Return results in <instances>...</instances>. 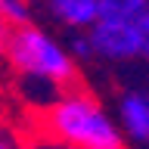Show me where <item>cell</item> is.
I'll return each mask as SVG.
<instances>
[{
	"label": "cell",
	"instance_id": "cell-4",
	"mask_svg": "<svg viewBox=\"0 0 149 149\" xmlns=\"http://www.w3.org/2000/svg\"><path fill=\"white\" fill-rule=\"evenodd\" d=\"M118 127L124 137L149 143V90H127L118 96Z\"/></svg>",
	"mask_w": 149,
	"mask_h": 149
},
{
	"label": "cell",
	"instance_id": "cell-2",
	"mask_svg": "<svg viewBox=\"0 0 149 149\" xmlns=\"http://www.w3.org/2000/svg\"><path fill=\"white\" fill-rule=\"evenodd\" d=\"M3 56H6V62L13 65V72L19 78L47 81L53 87H59V90L78 87V68H74L72 53L53 34H47L34 25L9 31Z\"/></svg>",
	"mask_w": 149,
	"mask_h": 149
},
{
	"label": "cell",
	"instance_id": "cell-1",
	"mask_svg": "<svg viewBox=\"0 0 149 149\" xmlns=\"http://www.w3.org/2000/svg\"><path fill=\"white\" fill-rule=\"evenodd\" d=\"M47 140L68 149H124V134L90 90L68 87L37 112Z\"/></svg>",
	"mask_w": 149,
	"mask_h": 149
},
{
	"label": "cell",
	"instance_id": "cell-9",
	"mask_svg": "<svg viewBox=\"0 0 149 149\" xmlns=\"http://www.w3.org/2000/svg\"><path fill=\"white\" fill-rule=\"evenodd\" d=\"M31 149H68V146H59V143H53V140H47V137H44V140H37Z\"/></svg>",
	"mask_w": 149,
	"mask_h": 149
},
{
	"label": "cell",
	"instance_id": "cell-6",
	"mask_svg": "<svg viewBox=\"0 0 149 149\" xmlns=\"http://www.w3.org/2000/svg\"><path fill=\"white\" fill-rule=\"evenodd\" d=\"M0 22H3L9 31L34 25V16H31V3H28V0H0Z\"/></svg>",
	"mask_w": 149,
	"mask_h": 149
},
{
	"label": "cell",
	"instance_id": "cell-5",
	"mask_svg": "<svg viewBox=\"0 0 149 149\" xmlns=\"http://www.w3.org/2000/svg\"><path fill=\"white\" fill-rule=\"evenodd\" d=\"M47 9L59 25L72 28V31H87L96 22L100 0H47Z\"/></svg>",
	"mask_w": 149,
	"mask_h": 149
},
{
	"label": "cell",
	"instance_id": "cell-10",
	"mask_svg": "<svg viewBox=\"0 0 149 149\" xmlns=\"http://www.w3.org/2000/svg\"><path fill=\"white\" fill-rule=\"evenodd\" d=\"M6 40H9V28L3 25V22H0V56L6 53Z\"/></svg>",
	"mask_w": 149,
	"mask_h": 149
},
{
	"label": "cell",
	"instance_id": "cell-8",
	"mask_svg": "<svg viewBox=\"0 0 149 149\" xmlns=\"http://www.w3.org/2000/svg\"><path fill=\"white\" fill-rule=\"evenodd\" d=\"M0 149H22V146H19L9 134H3V130H0Z\"/></svg>",
	"mask_w": 149,
	"mask_h": 149
},
{
	"label": "cell",
	"instance_id": "cell-7",
	"mask_svg": "<svg viewBox=\"0 0 149 149\" xmlns=\"http://www.w3.org/2000/svg\"><path fill=\"white\" fill-rule=\"evenodd\" d=\"M65 50L72 53V59H74V62H87V59H96V56H93V44H90V34H87V31H74Z\"/></svg>",
	"mask_w": 149,
	"mask_h": 149
},
{
	"label": "cell",
	"instance_id": "cell-3",
	"mask_svg": "<svg viewBox=\"0 0 149 149\" xmlns=\"http://www.w3.org/2000/svg\"><path fill=\"white\" fill-rule=\"evenodd\" d=\"M149 16V0H100L96 22L87 28L93 56L106 62L143 59V25Z\"/></svg>",
	"mask_w": 149,
	"mask_h": 149
}]
</instances>
